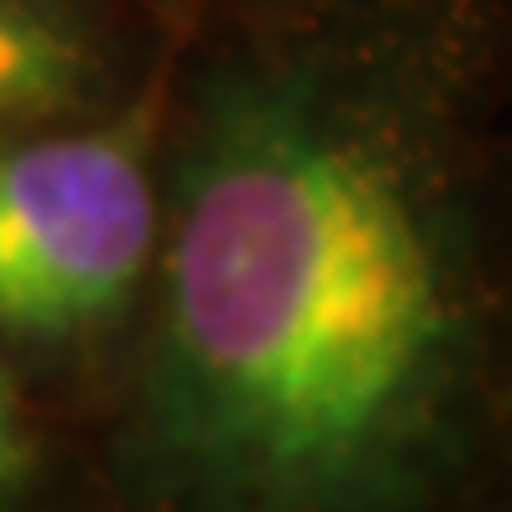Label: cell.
<instances>
[{"mask_svg":"<svg viewBox=\"0 0 512 512\" xmlns=\"http://www.w3.org/2000/svg\"><path fill=\"white\" fill-rule=\"evenodd\" d=\"M456 361V252L399 128L299 81L223 95L166 256V441L256 512H332L427 437Z\"/></svg>","mask_w":512,"mask_h":512,"instance_id":"obj_1","label":"cell"},{"mask_svg":"<svg viewBox=\"0 0 512 512\" xmlns=\"http://www.w3.org/2000/svg\"><path fill=\"white\" fill-rule=\"evenodd\" d=\"M157 242L147 124L0 147V328L76 337L119 313Z\"/></svg>","mask_w":512,"mask_h":512,"instance_id":"obj_2","label":"cell"},{"mask_svg":"<svg viewBox=\"0 0 512 512\" xmlns=\"http://www.w3.org/2000/svg\"><path fill=\"white\" fill-rule=\"evenodd\" d=\"M91 76L81 38L29 0H0V124L67 110Z\"/></svg>","mask_w":512,"mask_h":512,"instance_id":"obj_3","label":"cell"},{"mask_svg":"<svg viewBox=\"0 0 512 512\" xmlns=\"http://www.w3.org/2000/svg\"><path fill=\"white\" fill-rule=\"evenodd\" d=\"M24 470H29V441H24V427H19L15 394L0 380V498L24 479Z\"/></svg>","mask_w":512,"mask_h":512,"instance_id":"obj_4","label":"cell"}]
</instances>
